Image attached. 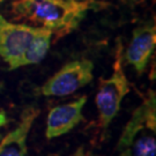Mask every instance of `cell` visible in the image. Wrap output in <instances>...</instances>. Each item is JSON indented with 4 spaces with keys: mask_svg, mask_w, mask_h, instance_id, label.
<instances>
[{
    "mask_svg": "<svg viewBox=\"0 0 156 156\" xmlns=\"http://www.w3.org/2000/svg\"><path fill=\"white\" fill-rule=\"evenodd\" d=\"M156 30L151 24H144L134 29L131 43L125 52V59L135 68L138 74L145 71L147 62L154 52Z\"/></svg>",
    "mask_w": 156,
    "mask_h": 156,
    "instance_id": "cell-7",
    "label": "cell"
},
{
    "mask_svg": "<svg viewBox=\"0 0 156 156\" xmlns=\"http://www.w3.org/2000/svg\"><path fill=\"white\" fill-rule=\"evenodd\" d=\"M89 8V0H14L12 2V12L17 20L48 29L57 38L76 28Z\"/></svg>",
    "mask_w": 156,
    "mask_h": 156,
    "instance_id": "cell-1",
    "label": "cell"
},
{
    "mask_svg": "<svg viewBox=\"0 0 156 156\" xmlns=\"http://www.w3.org/2000/svg\"><path fill=\"white\" fill-rule=\"evenodd\" d=\"M116 151L118 156H156V96L153 90L133 111Z\"/></svg>",
    "mask_w": 156,
    "mask_h": 156,
    "instance_id": "cell-2",
    "label": "cell"
},
{
    "mask_svg": "<svg viewBox=\"0 0 156 156\" xmlns=\"http://www.w3.org/2000/svg\"><path fill=\"white\" fill-rule=\"evenodd\" d=\"M86 102L87 97L82 96L67 104L51 109L46 118V138L53 139L64 135L81 123L83 120L82 109Z\"/></svg>",
    "mask_w": 156,
    "mask_h": 156,
    "instance_id": "cell-6",
    "label": "cell"
},
{
    "mask_svg": "<svg viewBox=\"0 0 156 156\" xmlns=\"http://www.w3.org/2000/svg\"><path fill=\"white\" fill-rule=\"evenodd\" d=\"M38 113V110L35 108H27L22 112L16 127L6 134L5 138L1 140L0 156H26L27 138Z\"/></svg>",
    "mask_w": 156,
    "mask_h": 156,
    "instance_id": "cell-8",
    "label": "cell"
},
{
    "mask_svg": "<svg viewBox=\"0 0 156 156\" xmlns=\"http://www.w3.org/2000/svg\"><path fill=\"white\" fill-rule=\"evenodd\" d=\"M51 37H52V33L50 30L38 27L31 44L28 48V50L26 51L24 56L22 57L21 67L38 64L39 62H42L50 49Z\"/></svg>",
    "mask_w": 156,
    "mask_h": 156,
    "instance_id": "cell-9",
    "label": "cell"
},
{
    "mask_svg": "<svg viewBox=\"0 0 156 156\" xmlns=\"http://www.w3.org/2000/svg\"><path fill=\"white\" fill-rule=\"evenodd\" d=\"M94 64L88 59L67 62L45 82L41 93L44 96H67L89 83L94 78Z\"/></svg>",
    "mask_w": 156,
    "mask_h": 156,
    "instance_id": "cell-4",
    "label": "cell"
},
{
    "mask_svg": "<svg viewBox=\"0 0 156 156\" xmlns=\"http://www.w3.org/2000/svg\"><path fill=\"white\" fill-rule=\"evenodd\" d=\"M7 123V116L5 111H0V127Z\"/></svg>",
    "mask_w": 156,
    "mask_h": 156,
    "instance_id": "cell-11",
    "label": "cell"
},
{
    "mask_svg": "<svg viewBox=\"0 0 156 156\" xmlns=\"http://www.w3.org/2000/svg\"><path fill=\"white\" fill-rule=\"evenodd\" d=\"M38 27L7 21L0 14V57L9 69L21 67V60L28 50Z\"/></svg>",
    "mask_w": 156,
    "mask_h": 156,
    "instance_id": "cell-5",
    "label": "cell"
},
{
    "mask_svg": "<svg viewBox=\"0 0 156 156\" xmlns=\"http://www.w3.org/2000/svg\"><path fill=\"white\" fill-rule=\"evenodd\" d=\"M71 156H93V154H91L90 151H86L83 147H80V148H78Z\"/></svg>",
    "mask_w": 156,
    "mask_h": 156,
    "instance_id": "cell-10",
    "label": "cell"
},
{
    "mask_svg": "<svg viewBox=\"0 0 156 156\" xmlns=\"http://www.w3.org/2000/svg\"><path fill=\"white\" fill-rule=\"evenodd\" d=\"M129 91V83L122 68V46L119 45L113 64V72L108 79H101L96 95L100 126L106 131L112 119L117 116L123 98Z\"/></svg>",
    "mask_w": 156,
    "mask_h": 156,
    "instance_id": "cell-3",
    "label": "cell"
}]
</instances>
